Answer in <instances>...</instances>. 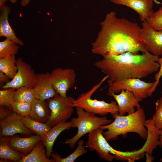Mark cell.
<instances>
[{
    "mask_svg": "<svg viewBox=\"0 0 162 162\" xmlns=\"http://www.w3.org/2000/svg\"><path fill=\"white\" fill-rule=\"evenodd\" d=\"M108 77L105 76L98 83L94 85L89 90L81 93L73 103L74 107H80L85 110L94 114L104 116L110 113L112 116L118 113L116 102L112 100L110 103L104 100L92 99V95L101 86Z\"/></svg>",
    "mask_w": 162,
    "mask_h": 162,
    "instance_id": "4",
    "label": "cell"
},
{
    "mask_svg": "<svg viewBox=\"0 0 162 162\" xmlns=\"http://www.w3.org/2000/svg\"><path fill=\"white\" fill-rule=\"evenodd\" d=\"M155 82H147L139 78H130L108 84V92L115 93L122 90L132 92L137 98L142 99L150 97V92Z\"/></svg>",
    "mask_w": 162,
    "mask_h": 162,
    "instance_id": "8",
    "label": "cell"
},
{
    "mask_svg": "<svg viewBox=\"0 0 162 162\" xmlns=\"http://www.w3.org/2000/svg\"><path fill=\"white\" fill-rule=\"evenodd\" d=\"M100 25L97 38L91 44L93 53L104 57L128 52L137 54L149 52L142 38L141 28L137 23L119 18L112 11L106 14Z\"/></svg>",
    "mask_w": 162,
    "mask_h": 162,
    "instance_id": "1",
    "label": "cell"
},
{
    "mask_svg": "<svg viewBox=\"0 0 162 162\" xmlns=\"http://www.w3.org/2000/svg\"><path fill=\"white\" fill-rule=\"evenodd\" d=\"M41 140L35 145L28 154L24 156L19 162H53L52 160L47 157L46 151Z\"/></svg>",
    "mask_w": 162,
    "mask_h": 162,
    "instance_id": "21",
    "label": "cell"
},
{
    "mask_svg": "<svg viewBox=\"0 0 162 162\" xmlns=\"http://www.w3.org/2000/svg\"><path fill=\"white\" fill-rule=\"evenodd\" d=\"M0 37H4L16 44L22 46V41L16 36L8 22V19L10 9L5 5L0 7Z\"/></svg>",
    "mask_w": 162,
    "mask_h": 162,
    "instance_id": "18",
    "label": "cell"
},
{
    "mask_svg": "<svg viewBox=\"0 0 162 162\" xmlns=\"http://www.w3.org/2000/svg\"><path fill=\"white\" fill-rule=\"evenodd\" d=\"M158 62L160 65L159 68L158 72L155 75V82L150 91V97L155 90L156 87L159 84L160 80L162 76V56L161 58H159Z\"/></svg>",
    "mask_w": 162,
    "mask_h": 162,
    "instance_id": "31",
    "label": "cell"
},
{
    "mask_svg": "<svg viewBox=\"0 0 162 162\" xmlns=\"http://www.w3.org/2000/svg\"><path fill=\"white\" fill-rule=\"evenodd\" d=\"M0 125V135L2 136H11L17 134L29 135L32 132L25 126L22 116L14 112L1 120Z\"/></svg>",
    "mask_w": 162,
    "mask_h": 162,
    "instance_id": "11",
    "label": "cell"
},
{
    "mask_svg": "<svg viewBox=\"0 0 162 162\" xmlns=\"http://www.w3.org/2000/svg\"><path fill=\"white\" fill-rule=\"evenodd\" d=\"M31 103L14 101L11 104L13 112L22 117L29 116L31 109Z\"/></svg>",
    "mask_w": 162,
    "mask_h": 162,
    "instance_id": "28",
    "label": "cell"
},
{
    "mask_svg": "<svg viewBox=\"0 0 162 162\" xmlns=\"http://www.w3.org/2000/svg\"><path fill=\"white\" fill-rule=\"evenodd\" d=\"M8 0H0V7L5 5V3Z\"/></svg>",
    "mask_w": 162,
    "mask_h": 162,
    "instance_id": "37",
    "label": "cell"
},
{
    "mask_svg": "<svg viewBox=\"0 0 162 162\" xmlns=\"http://www.w3.org/2000/svg\"><path fill=\"white\" fill-rule=\"evenodd\" d=\"M17 71L11 81L3 85L2 88L5 89L10 88L15 89L22 87L33 88L35 83L37 74L30 65L21 58L16 59Z\"/></svg>",
    "mask_w": 162,
    "mask_h": 162,
    "instance_id": "9",
    "label": "cell"
},
{
    "mask_svg": "<svg viewBox=\"0 0 162 162\" xmlns=\"http://www.w3.org/2000/svg\"><path fill=\"white\" fill-rule=\"evenodd\" d=\"M11 136H0V158L5 160H9L18 162L24 156L21 153L12 148L8 145Z\"/></svg>",
    "mask_w": 162,
    "mask_h": 162,
    "instance_id": "20",
    "label": "cell"
},
{
    "mask_svg": "<svg viewBox=\"0 0 162 162\" xmlns=\"http://www.w3.org/2000/svg\"><path fill=\"white\" fill-rule=\"evenodd\" d=\"M16 89L10 88L0 90V105L11 108L12 104L14 101Z\"/></svg>",
    "mask_w": 162,
    "mask_h": 162,
    "instance_id": "27",
    "label": "cell"
},
{
    "mask_svg": "<svg viewBox=\"0 0 162 162\" xmlns=\"http://www.w3.org/2000/svg\"><path fill=\"white\" fill-rule=\"evenodd\" d=\"M72 123L70 121L60 122L52 127L42 138V141L46 148V155L50 158L52 152L54 142L58 136L63 131L68 130L72 127Z\"/></svg>",
    "mask_w": 162,
    "mask_h": 162,
    "instance_id": "17",
    "label": "cell"
},
{
    "mask_svg": "<svg viewBox=\"0 0 162 162\" xmlns=\"http://www.w3.org/2000/svg\"><path fill=\"white\" fill-rule=\"evenodd\" d=\"M107 95L113 97L117 104L118 114L124 116L126 113L132 114L135 112V108L140 107L139 102L142 99L136 98L133 93L129 91L122 90L118 94L112 92H108Z\"/></svg>",
    "mask_w": 162,
    "mask_h": 162,
    "instance_id": "12",
    "label": "cell"
},
{
    "mask_svg": "<svg viewBox=\"0 0 162 162\" xmlns=\"http://www.w3.org/2000/svg\"><path fill=\"white\" fill-rule=\"evenodd\" d=\"M155 105V111L152 118L155 127L162 130V96L157 100Z\"/></svg>",
    "mask_w": 162,
    "mask_h": 162,
    "instance_id": "30",
    "label": "cell"
},
{
    "mask_svg": "<svg viewBox=\"0 0 162 162\" xmlns=\"http://www.w3.org/2000/svg\"><path fill=\"white\" fill-rule=\"evenodd\" d=\"M142 39L152 54L162 55V31H156L149 25L146 20L142 23Z\"/></svg>",
    "mask_w": 162,
    "mask_h": 162,
    "instance_id": "13",
    "label": "cell"
},
{
    "mask_svg": "<svg viewBox=\"0 0 162 162\" xmlns=\"http://www.w3.org/2000/svg\"><path fill=\"white\" fill-rule=\"evenodd\" d=\"M112 116L115 119L112 122L100 128L103 130H107L102 134L107 141L116 140L118 136H125L129 132L137 133L141 138L146 139L148 131L144 125L146 117L142 107L126 116H120L118 113Z\"/></svg>",
    "mask_w": 162,
    "mask_h": 162,
    "instance_id": "3",
    "label": "cell"
},
{
    "mask_svg": "<svg viewBox=\"0 0 162 162\" xmlns=\"http://www.w3.org/2000/svg\"><path fill=\"white\" fill-rule=\"evenodd\" d=\"M146 156V162H152L154 158L152 155L149 154L148 153H145Z\"/></svg>",
    "mask_w": 162,
    "mask_h": 162,
    "instance_id": "34",
    "label": "cell"
},
{
    "mask_svg": "<svg viewBox=\"0 0 162 162\" xmlns=\"http://www.w3.org/2000/svg\"><path fill=\"white\" fill-rule=\"evenodd\" d=\"M30 0H21L20 3L22 6H26L30 2Z\"/></svg>",
    "mask_w": 162,
    "mask_h": 162,
    "instance_id": "36",
    "label": "cell"
},
{
    "mask_svg": "<svg viewBox=\"0 0 162 162\" xmlns=\"http://www.w3.org/2000/svg\"><path fill=\"white\" fill-rule=\"evenodd\" d=\"M159 143L158 146L162 148V130L159 136ZM160 161L162 162V158L160 159Z\"/></svg>",
    "mask_w": 162,
    "mask_h": 162,
    "instance_id": "35",
    "label": "cell"
},
{
    "mask_svg": "<svg viewBox=\"0 0 162 162\" xmlns=\"http://www.w3.org/2000/svg\"><path fill=\"white\" fill-rule=\"evenodd\" d=\"M103 132L99 128L89 133L87 147L91 151H96L102 160L110 161L115 158L120 160L125 155V152L116 150L110 146L104 136Z\"/></svg>",
    "mask_w": 162,
    "mask_h": 162,
    "instance_id": "6",
    "label": "cell"
},
{
    "mask_svg": "<svg viewBox=\"0 0 162 162\" xmlns=\"http://www.w3.org/2000/svg\"><path fill=\"white\" fill-rule=\"evenodd\" d=\"M50 75L53 87L57 93L66 97L67 92L74 86L76 74L74 69L58 68L52 70Z\"/></svg>",
    "mask_w": 162,
    "mask_h": 162,
    "instance_id": "10",
    "label": "cell"
},
{
    "mask_svg": "<svg viewBox=\"0 0 162 162\" xmlns=\"http://www.w3.org/2000/svg\"><path fill=\"white\" fill-rule=\"evenodd\" d=\"M75 100L70 96L64 98L58 94L48 100L51 114L46 123L52 127L60 122L66 121L74 111L73 104Z\"/></svg>",
    "mask_w": 162,
    "mask_h": 162,
    "instance_id": "7",
    "label": "cell"
},
{
    "mask_svg": "<svg viewBox=\"0 0 162 162\" xmlns=\"http://www.w3.org/2000/svg\"><path fill=\"white\" fill-rule=\"evenodd\" d=\"M10 2L13 3H14L16 2L17 0H9Z\"/></svg>",
    "mask_w": 162,
    "mask_h": 162,
    "instance_id": "38",
    "label": "cell"
},
{
    "mask_svg": "<svg viewBox=\"0 0 162 162\" xmlns=\"http://www.w3.org/2000/svg\"><path fill=\"white\" fill-rule=\"evenodd\" d=\"M94 65L108 77V84L130 78L146 77L158 70L159 56L149 52L142 54L126 52L103 57Z\"/></svg>",
    "mask_w": 162,
    "mask_h": 162,
    "instance_id": "2",
    "label": "cell"
},
{
    "mask_svg": "<svg viewBox=\"0 0 162 162\" xmlns=\"http://www.w3.org/2000/svg\"><path fill=\"white\" fill-rule=\"evenodd\" d=\"M18 44L6 38L0 42V58L16 55L19 49Z\"/></svg>",
    "mask_w": 162,
    "mask_h": 162,
    "instance_id": "25",
    "label": "cell"
},
{
    "mask_svg": "<svg viewBox=\"0 0 162 162\" xmlns=\"http://www.w3.org/2000/svg\"><path fill=\"white\" fill-rule=\"evenodd\" d=\"M16 60L15 56H11L0 58V71L10 79H13L17 71Z\"/></svg>",
    "mask_w": 162,
    "mask_h": 162,
    "instance_id": "24",
    "label": "cell"
},
{
    "mask_svg": "<svg viewBox=\"0 0 162 162\" xmlns=\"http://www.w3.org/2000/svg\"><path fill=\"white\" fill-rule=\"evenodd\" d=\"M35 99L33 88L22 87L15 91L14 101L32 103Z\"/></svg>",
    "mask_w": 162,
    "mask_h": 162,
    "instance_id": "26",
    "label": "cell"
},
{
    "mask_svg": "<svg viewBox=\"0 0 162 162\" xmlns=\"http://www.w3.org/2000/svg\"><path fill=\"white\" fill-rule=\"evenodd\" d=\"M153 0H110L112 3L127 6L135 11L142 22L146 20L153 13Z\"/></svg>",
    "mask_w": 162,
    "mask_h": 162,
    "instance_id": "15",
    "label": "cell"
},
{
    "mask_svg": "<svg viewBox=\"0 0 162 162\" xmlns=\"http://www.w3.org/2000/svg\"><path fill=\"white\" fill-rule=\"evenodd\" d=\"M31 109L29 116L32 119L43 123H46L50 117L51 111L48 101L35 99L31 103Z\"/></svg>",
    "mask_w": 162,
    "mask_h": 162,
    "instance_id": "19",
    "label": "cell"
},
{
    "mask_svg": "<svg viewBox=\"0 0 162 162\" xmlns=\"http://www.w3.org/2000/svg\"><path fill=\"white\" fill-rule=\"evenodd\" d=\"M10 79L5 74L0 71V86L2 87L10 81Z\"/></svg>",
    "mask_w": 162,
    "mask_h": 162,
    "instance_id": "33",
    "label": "cell"
},
{
    "mask_svg": "<svg viewBox=\"0 0 162 162\" xmlns=\"http://www.w3.org/2000/svg\"><path fill=\"white\" fill-rule=\"evenodd\" d=\"M84 144V141L83 140H79L76 149L65 158H62L61 155L58 153L52 152L50 157L53 162H74L77 158L87 152V150Z\"/></svg>",
    "mask_w": 162,
    "mask_h": 162,
    "instance_id": "23",
    "label": "cell"
},
{
    "mask_svg": "<svg viewBox=\"0 0 162 162\" xmlns=\"http://www.w3.org/2000/svg\"><path fill=\"white\" fill-rule=\"evenodd\" d=\"M25 126L36 135L43 137L52 128L46 123H43L34 120L29 116L22 117Z\"/></svg>",
    "mask_w": 162,
    "mask_h": 162,
    "instance_id": "22",
    "label": "cell"
},
{
    "mask_svg": "<svg viewBox=\"0 0 162 162\" xmlns=\"http://www.w3.org/2000/svg\"><path fill=\"white\" fill-rule=\"evenodd\" d=\"M76 108L77 117L72 118L71 121L72 123V127L77 128L78 130L75 135L71 138L67 139L65 141V143L72 148L82 136L108 124L112 121L111 119H107L106 117H98L95 116V114L81 108Z\"/></svg>",
    "mask_w": 162,
    "mask_h": 162,
    "instance_id": "5",
    "label": "cell"
},
{
    "mask_svg": "<svg viewBox=\"0 0 162 162\" xmlns=\"http://www.w3.org/2000/svg\"><path fill=\"white\" fill-rule=\"evenodd\" d=\"M4 106H0V120L3 119L7 117L11 112L10 110L8 108H6Z\"/></svg>",
    "mask_w": 162,
    "mask_h": 162,
    "instance_id": "32",
    "label": "cell"
},
{
    "mask_svg": "<svg viewBox=\"0 0 162 162\" xmlns=\"http://www.w3.org/2000/svg\"><path fill=\"white\" fill-rule=\"evenodd\" d=\"M153 29L162 31V6L152 14L146 20Z\"/></svg>",
    "mask_w": 162,
    "mask_h": 162,
    "instance_id": "29",
    "label": "cell"
},
{
    "mask_svg": "<svg viewBox=\"0 0 162 162\" xmlns=\"http://www.w3.org/2000/svg\"><path fill=\"white\" fill-rule=\"evenodd\" d=\"M42 137L37 135L28 137L15 136L11 137L8 145L15 150L26 156L32 151L38 142L41 140Z\"/></svg>",
    "mask_w": 162,
    "mask_h": 162,
    "instance_id": "16",
    "label": "cell"
},
{
    "mask_svg": "<svg viewBox=\"0 0 162 162\" xmlns=\"http://www.w3.org/2000/svg\"><path fill=\"white\" fill-rule=\"evenodd\" d=\"M33 88L35 99H37L46 100L58 94L53 87L50 73L48 72L37 74Z\"/></svg>",
    "mask_w": 162,
    "mask_h": 162,
    "instance_id": "14",
    "label": "cell"
}]
</instances>
